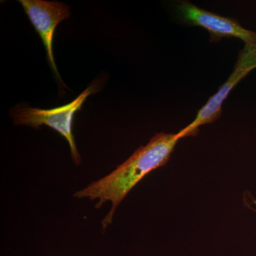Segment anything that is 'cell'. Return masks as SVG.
Listing matches in <instances>:
<instances>
[{"label":"cell","mask_w":256,"mask_h":256,"mask_svg":"<svg viewBox=\"0 0 256 256\" xmlns=\"http://www.w3.org/2000/svg\"><path fill=\"white\" fill-rule=\"evenodd\" d=\"M180 140L178 134L156 133L146 146H140L110 174L76 192L74 196L98 200L96 206L97 208L106 202L112 203L110 212L102 222L105 230L112 224L116 208L124 197L146 174L168 162Z\"/></svg>","instance_id":"obj_1"},{"label":"cell","mask_w":256,"mask_h":256,"mask_svg":"<svg viewBox=\"0 0 256 256\" xmlns=\"http://www.w3.org/2000/svg\"><path fill=\"white\" fill-rule=\"evenodd\" d=\"M101 84L100 80L92 82L76 98L66 105L48 110L16 106L10 110V116L16 126H28L40 129L45 124L55 130L68 141L72 159L75 164H80L82 158L72 132L74 116L77 111L82 110V106L89 96L100 90Z\"/></svg>","instance_id":"obj_2"},{"label":"cell","mask_w":256,"mask_h":256,"mask_svg":"<svg viewBox=\"0 0 256 256\" xmlns=\"http://www.w3.org/2000/svg\"><path fill=\"white\" fill-rule=\"evenodd\" d=\"M256 68V44H246L240 52L233 72L227 80L222 84L218 92L208 99L206 104L197 112L195 119L176 133L181 138L188 136H196L200 126L212 124L217 120L222 112V105L234 88L242 82V79Z\"/></svg>","instance_id":"obj_3"},{"label":"cell","mask_w":256,"mask_h":256,"mask_svg":"<svg viewBox=\"0 0 256 256\" xmlns=\"http://www.w3.org/2000/svg\"><path fill=\"white\" fill-rule=\"evenodd\" d=\"M174 11L182 22L206 30L210 34V42H218L223 38H236L242 40L245 45L256 44V32L242 28L235 18L210 12L188 1L176 2Z\"/></svg>","instance_id":"obj_4"},{"label":"cell","mask_w":256,"mask_h":256,"mask_svg":"<svg viewBox=\"0 0 256 256\" xmlns=\"http://www.w3.org/2000/svg\"><path fill=\"white\" fill-rule=\"evenodd\" d=\"M20 2L22 5L34 28L41 37L50 68L53 70L56 78L65 86L56 65L53 53V40L56 28L58 24L70 16V8L64 3L56 1L20 0Z\"/></svg>","instance_id":"obj_5"},{"label":"cell","mask_w":256,"mask_h":256,"mask_svg":"<svg viewBox=\"0 0 256 256\" xmlns=\"http://www.w3.org/2000/svg\"><path fill=\"white\" fill-rule=\"evenodd\" d=\"M254 202H255V203H254V204H255L256 205V201H254ZM255 210L256 212V210Z\"/></svg>","instance_id":"obj_6"}]
</instances>
